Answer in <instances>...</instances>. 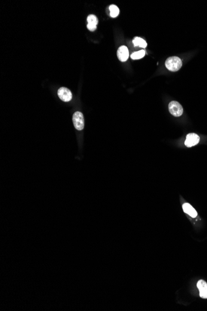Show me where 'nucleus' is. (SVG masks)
Masks as SVG:
<instances>
[{"instance_id": "nucleus-5", "label": "nucleus", "mask_w": 207, "mask_h": 311, "mask_svg": "<svg viewBox=\"0 0 207 311\" xmlns=\"http://www.w3.org/2000/svg\"><path fill=\"white\" fill-rule=\"evenodd\" d=\"M58 95L60 99L65 102H68L72 99V92L70 90L65 87H61L58 90Z\"/></svg>"}, {"instance_id": "nucleus-11", "label": "nucleus", "mask_w": 207, "mask_h": 311, "mask_svg": "<svg viewBox=\"0 0 207 311\" xmlns=\"http://www.w3.org/2000/svg\"><path fill=\"white\" fill-rule=\"evenodd\" d=\"M145 51L142 50H140L139 52H134L133 54H132L131 55V58L133 60L140 59H142L145 56Z\"/></svg>"}, {"instance_id": "nucleus-13", "label": "nucleus", "mask_w": 207, "mask_h": 311, "mask_svg": "<svg viewBox=\"0 0 207 311\" xmlns=\"http://www.w3.org/2000/svg\"><path fill=\"white\" fill-rule=\"evenodd\" d=\"M87 27L88 29L90 30V31H94L96 28H97V26H95V25H93V24H88L87 25Z\"/></svg>"}, {"instance_id": "nucleus-10", "label": "nucleus", "mask_w": 207, "mask_h": 311, "mask_svg": "<svg viewBox=\"0 0 207 311\" xmlns=\"http://www.w3.org/2000/svg\"><path fill=\"white\" fill-rule=\"evenodd\" d=\"M109 10H110V15L112 18H116V17L119 14V9L118 8L114 5H112L109 6Z\"/></svg>"}, {"instance_id": "nucleus-4", "label": "nucleus", "mask_w": 207, "mask_h": 311, "mask_svg": "<svg viewBox=\"0 0 207 311\" xmlns=\"http://www.w3.org/2000/svg\"><path fill=\"white\" fill-rule=\"evenodd\" d=\"M200 141L199 136L194 133H191L187 135L185 145L187 147H192L198 144Z\"/></svg>"}, {"instance_id": "nucleus-3", "label": "nucleus", "mask_w": 207, "mask_h": 311, "mask_svg": "<svg viewBox=\"0 0 207 311\" xmlns=\"http://www.w3.org/2000/svg\"><path fill=\"white\" fill-rule=\"evenodd\" d=\"M73 122L75 127L78 130H81L84 127V120L83 114L79 111L75 113L73 116Z\"/></svg>"}, {"instance_id": "nucleus-12", "label": "nucleus", "mask_w": 207, "mask_h": 311, "mask_svg": "<svg viewBox=\"0 0 207 311\" xmlns=\"http://www.w3.org/2000/svg\"><path fill=\"white\" fill-rule=\"evenodd\" d=\"M87 21L88 24H93L95 26H97V24H98V20L97 18V17L93 14H90L88 16L87 18Z\"/></svg>"}, {"instance_id": "nucleus-7", "label": "nucleus", "mask_w": 207, "mask_h": 311, "mask_svg": "<svg viewBox=\"0 0 207 311\" xmlns=\"http://www.w3.org/2000/svg\"><path fill=\"white\" fill-rule=\"evenodd\" d=\"M197 288L200 292V296L203 299H207V283L201 280L197 283Z\"/></svg>"}, {"instance_id": "nucleus-9", "label": "nucleus", "mask_w": 207, "mask_h": 311, "mask_svg": "<svg viewBox=\"0 0 207 311\" xmlns=\"http://www.w3.org/2000/svg\"><path fill=\"white\" fill-rule=\"evenodd\" d=\"M133 44L135 47L139 46L142 48H145L147 46V43L146 42V41L144 39L139 37L135 38V39L133 40Z\"/></svg>"}, {"instance_id": "nucleus-2", "label": "nucleus", "mask_w": 207, "mask_h": 311, "mask_svg": "<svg viewBox=\"0 0 207 311\" xmlns=\"http://www.w3.org/2000/svg\"><path fill=\"white\" fill-rule=\"evenodd\" d=\"M169 111L170 113L175 117H179L183 114V108L181 104L177 101H173L169 104Z\"/></svg>"}, {"instance_id": "nucleus-1", "label": "nucleus", "mask_w": 207, "mask_h": 311, "mask_svg": "<svg viewBox=\"0 0 207 311\" xmlns=\"http://www.w3.org/2000/svg\"><path fill=\"white\" fill-rule=\"evenodd\" d=\"M166 67L171 72H177L182 67V62L177 57H170L165 62Z\"/></svg>"}, {"instance_id": "nucleus-6", "label": "nucleus", "mask_w": 207, "mask_h": 311, "mask_svg": "<svg viewBox=\"0 0 207 311\" xmlns=\"http://www.w3.org/2000/svg\"><path fill=\"white\" fill-rule=\"evenodd\" d=\"M117 56L121 62L127 61L129 57V52L127 47L124 45L120 47L117 50Z\"/></svg>"}, {"instance_id": "nucleus-8", "label": "nucleus", "mask_w": 207, "mask_h": 311, "mask_svg": "<svg viewBox=\"0 0 207 311\" xmlns=\"http://www.w3.org/2000/svg\"><path fill=\"white\" fill-rule=\"evenodd\" d=\"M182 208L184 213L188 214L193 218H195L197 216V213L194 207L188 203H184L182 206Z\"/></svg>"}]
</instances>
